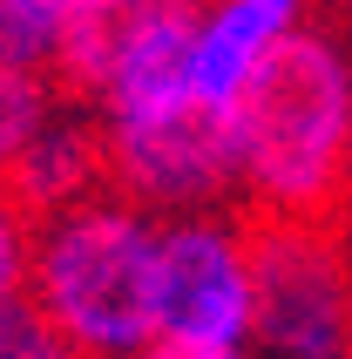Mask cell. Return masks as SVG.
<instances>
[{
	"label": "cell",
	"mask_w": 352,
	"mask_h": 359,
	"mask_svg": "<svg viewBox=\"0 0 352 359\" xmlns=\"http://www.w3.org/2000/svg\"><path fill=\"white\" fill-rule=\"evenodd\" d=\"M55 116V88H48V68H27V61H0V177L20 163V149L41 136V122Z\"/></svg>",
	"instance_id": "cell-10"
},
{
	"label": "cell",
	"mask_w": 352,
	"mask_h": 359,
	"mask_svg": "<svg viewBox=\"0 0 352 359\" xmlns=\"http://www.w3.org/2000/svg\"><path fill=\"white\" fill-rule=\"evenodd\" d=\"M102 177H109L102 129L48 116V122H41V136L20 149V163H14L0 183L27 203V217H48V210H61V203H75V197H88V190H102Z\"/></svg>",
	"instance_id": "cell-8"
},
{
	"label": "cell",
	"mask_w": 352,
	"mask_h": 359,
	"mask_svg": "<svg viewBox=\"0 0 352 359\" xmlns=\"http://www.w3.org/2000/svg\"><path fill=\"white\" fill-rule=\"evenodd\" d=\"M61 332L41 319V305L20 292L14 305H0V359H61Z\"/></svg>",
	"instance_id": "cell-12"
},
{
	"label": "cell",
	"mask_w": 352,
	"mask_h": 359,
	"mask_svg": "<svg viewBox=\"0 0 352 359\" xmlns=\"http://www.w3.org/2000/svg\"><path fill=\"white\" fill-rule=\"evenodd\" d=\"M156 238L163 224L149 217V203L122 197V190H88V197L48 210V224L34 231L27 299L41 305V319L61 332L68 353L88 359L149 353Z\"/></svg>",
	"instance_id": "cell-2"
},
{
	"label": "cell",
	"mask_w": 352,
	"mask_h": 359,
	"mask_svg": "<svg viewBox=\"0 0 352 359\" xmlns=\"http://www.w3.org/2000/svg\"><path fill=\"white\" fill-rule=\"evenodd\" d=\"M95 0H0V61H27V68H55L61 34L88 14Z\"/></svg>",
	"instance_id": "cell-9"
},
{
	"label": "cell",
	"mask_w": 352,
	"mask_h": 359,
	"mask_svg": "<svg viewBox=\"0 0 352 359\" xmlns=\"http://www.w3.org/2000/svg\"><path fill=\"white\" fill-rule=\"evenodd\" d=\"M346 170H352V149H346Z\"/></svg>",
	"instance_id": "cell-13"
},
{
	"label": "cell",
	"mask_w": 352,
	"mask_h": 359,
	"mask_svg": "<svg viewBox=\"0 0 352 359\" xmlns=\"http://www.w3.org/2000/svg\"><path fill=\"white\" fill-rule=\"evenodd\" d=\"M257 346L285 359L352 353V271L339 264L318 217H271L251 231Z\"/></svg>",
	"instance_id": "cell-5"
},
{
	"label": "cell",
	"mask_w": 352,
	"mask_h": 359,
	"mask_svg": "<svg viewBox=\"0 0 352 359\" xmlns=\"http://www.w3.org/2000/svg\"><path fill=\"white\" fill-rule=\"evenodd\" d=\"M305 27V0H203V14L183 48V81L210 109H231V95L251 81V68L278 41Z\"/></svg>",
	"instance_id": "cell-7"
},
{
	"label": "cell",
	"mask_w": 352,
	"mask_h": 359,
	"mask_svg": "<svg viewBox=\"0 0 352 359\" xmlns=\"http://www.w3.org/2000/svg\"><path fill=\"white\" fill-rule=\"evenodd\" d=\"M102 156L109 183L149 210H210L224 190H237L231 109L190 95V81L102 109Z\"/></svg>",
	"instance_id": "cell-4"
},
{
	"label": "cell",
	"mask_w": 352,
	"mask_h": 359,
	"mask_svg": "<svg viewBox=\"0 0 352 359\" xmlns=\"http://www.w3.org/2000/svg\"><path fill=\"white\" fill-rule=\"evenodd\" d=\"M27 264H34V224H27V203L0 183V305L27 292Z\"/></svg>",
	"instance_id": "cell-11"
},
{
	"label": "cell",
	"mask_w": 352,
	"mask_h": 359,
	"mask_svg": "<svg viewBox=\"0 0 352 359\" xmlns=\"http://www.w3.org/2000/svg\"><path fill=\"white\" fill-rule=\"evenodd\" d=\"M257 346V278L251 231L183 210L156 238V299L149 353L156 359H237Z\"/></svg>",
	"instance_id": "cell-3"
},
{
	"label": "cell",
	"mask_w": 352,
	"mask_h": 359,
	"mask_svg": "<svg viewBox=\"0 0 352 359\" xmlns=\"http://www.w3.org/2000/svg\"><path fill=\"white\" fill-rule=\"evenodd\" d=\"M196 14L203 0H95L61 34L55 68L81 95H95V109L142 102L183 81V48H190Z\"/></svg>",
	"instance_id": "cell-6"
},
{
	"label": "cell",
	"mask_w": 352,
	"mask_h": 359,
	"mask_svg": "<svg viewBox=\"0 0 352 359\" xmlns=\"http://www.w3.org/2000/svg\"><path fill=\"white\" fill-rule=\"evenodd\" d=\"M352 61L332 34L292 27L231 95L237 190L264 217H318L346 190Z\"/></svg>",
	"instance_id": "cell-1"
}]
</instances>
